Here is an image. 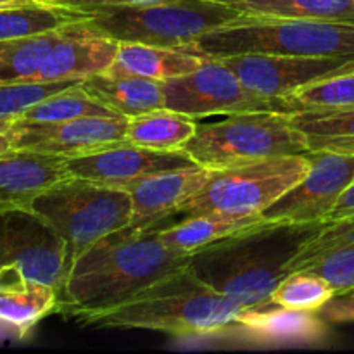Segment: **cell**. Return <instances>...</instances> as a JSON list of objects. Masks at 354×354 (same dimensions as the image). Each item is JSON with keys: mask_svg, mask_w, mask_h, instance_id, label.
I'll return each instance as SVG.
<instances>
[{"mask_svg": "<svg viewBox=\"0 0 354 354\" xmlns=\"http://www.w3.org/2000/svg\"><path fill=\"white\" fill-rule=\"evenodd\" d=\"M190 256L166 245L158 230L114 232L73 263L57 311L80 322L109 310L185 270Z\"/></svg>", "mask_w": 354, "mask_h": 354, "instance_id": "1", "label": "cell"}, {"mask_svg": "<svg viewBox=\"0 0 354 354\" xmlns=\"http://www.w3.org/2000/svg\"><path fill=\"white\" fill-rule=\"evenodd\" d=\"M322 223L265 221L194 252L189 268L201 282L241 306L272 303L273 290L289 275V261Z\"/></svg>", "mask_w": 354, "mask_h": 354, "instance_id": "2", "label": "cell"}, {"mask_svg": "<svg viewBox=\"0 0 354 354\" xmlns=\"http://www.w3.org/2000/svg\"><path fill=\"white\" fill-rule=\"evenodd\" d=\"M248 308L201 282L187 266L131 299L80 320L95 328H142L182 339H225Z\"/></svg>", "mask_w": 354, "mask_h": 354, "instance_id": "3", "label": "cell"}, {"mask_svg": "<svg viewBox=\"0 0 354 354\" xmlns=\"http://www.w3.org/2000/svg\"><path fill=\"white\" fill-rule=\"evenodd\" d=\"M203 57L239 54L354 55V21L244 16L180 47Z\"/></svg>", "mask_w": 354, "mask_h": 354, "instance_id": "4", "label": "cell"}, {"mask_svg": "<svg viewBox=\"0 0 354 354\" xmlns=\"http://www.w3.org/2000/svg\"><path fill=\"white\" fill-rule=\"evenodd\" d=\"M85 23L118 44L185 47L242 14L214 0H168L147 6L90 7Z\"/></svg>", "mask_w": 354, "mask_h": 354, "instance_id": "5", "label": "cell"}, {"mask_svg": "<svg viewBox=\"0 0 354 354\" xmlns=\"http://www.w3.org/2000/svg\"><path fill=\"white\" fill-rule=\"evenodd\" d=\"M196 165L225 169L259 159L306 154V137L290 121V114L259 111L232 114L214 123H197L196 133L183 147Z\"/></svg>", "mask_w": 354, "mask_h": 354, "instance_id": "6", "label": "cell"}, {"mask_svg": "<svg viewBox=\"0 0 354 354\" xmlns=\"http://www.w3.org/2000/svg\"><path fill=\"white\" fill-rule=\"evenodd\" d=\"M30 207L61 235L69 268L93 244L124 230L131 221L127 190L71 176L40 194Z\"/></svg>", "mask_w": 354, "mask_h": 354, "instance_id": "7", "label": "cell"}, {"mask_svg": "<svg viewBox=\"0 0 354 354\" xmlns=\"http://www.w3.org/2000/svg\"><path fill=\"white\" fill-rule=\"evenodd\" d=\"M310 166L306 152L213 169L209 180L176 213L189 216L209 211L263 214L306 176Z\"/></svg>", "mask_w": 354, "mask_h": 354, "instance_id": "8", "label": "cell"}, {"mask_svg": "<svg viewBox=\"0 0 354 354\" xmlns=\"http://www.w3.org/2000/svg\"><path fill=\"white\" fill-rule=\"evenodd\" d=\"M165 106L194 120L214 114H241L272 111L290 114L283 97H265L251 92L237 75L218 57L206 61L189 75L162 82Z\"/></svg>", "mask_w": 354, "mask_h": 354, "instance_id": "9", "label": "cell"}, {"mask_svg": "<svg viewBox=\"0 0 354 354\" xmlns=\"http://www.w3.org/2000/svg\"><path fill=\"white\" fill-rule=\"evenodd\" d=\"M12 266L30 280L61 292L69 272L61 235L31 207L0 211V268Z\"/></svg>", "mask_w": 354, "mask_h": 354, "instance_id": "10", "label": "cell"}, {"mask_svg": "<svg viewBox=\"0 0 354 354\" xmlns=\"http://www.w3.org/2000/svg\"><path fill=\"white\" fill-rule=\"evenodd\" d=\"M310 171L263 213L272 223H320L328 220L339 197L354 183V154L308 152Z\"/></svg>", "mask_w": 354, "mask_h": 354, "instance_id": "11", "label": "cell"}, {"mask_svg": "<svg viewBox=\"0 0 354 354\" xmlns=\"http://www.w3.org/2000/svg\"><path fill=\"white\" fill-rule=\"evenodd\" d=\"M12 149L76 158L127 142L128 118L86 116L57 123L2 121Z\"/></svg>", "mask_w": 354, "mask_h": 354, "instance_id": "12", "label": "cell"}, {"mask_svg": "<svg viewBox=\"0 0 354 354\" xmlns=\"http://www.w3.org/2000/svg\"><path fill=\"white\" fill-rule=\"evenodd\" d=\"M251 92L265 97H287L320 80L354 71V55L239 54L218 57Z\"/></svg>", "mask_w": 354, "mask_h": 354, "instance_id": "13", "label": "cell"}, {"mask_svg": "<svg viewBox=\"0 0 354 354\" xmlns=\"http://www.w3.org/2000/svg\"><path fill=\"white\" fill-rule=\"evenodd\" d=\"M194 165L196 162L183 151H152L128 142L90 154L66 158V169L71 178L88 180L118 189H124L130 183L156 173Z\"/></svg>", "mask_w": 354, "mask_h": 354, "instance_id": "14", "label": "cell"}, {"mask_svg": "<svg viewBox=\"0 0 354 354\" xmlns=\"http://www.w3.org/2000/svg\"><path fill=\"white\" fill-rule=\"evenodd\" d=\"M118 47L116 40L90 28L85 19L64 24L41 66L38 82H83L109 71Z\"/></svg>", "mask_w": 354, "mask_h": 354, "instance_id": "15", "label": "cell"}, {"mask_svg": "<svg viewBox=\"0 0 354 354\" xmlns=\"http://www.w3.org/2000/svg\"><path fill=\"white\" fill-rule=\"evenodd\" d=\"M211 173L213 169L194 165L156 173L124 187L131 197V221L128 228L133 232L154 230L159 221L176 213L209 180Z\"/></svg>", "mask_w": 354, "mask_h": 354, "instance_id": "16", "label": "cell"}, {"mask_svg": "<svg viewBox=\"0 0 354 354\" xmlns=\"http://www.w3.org/2000/svg\"><path fill=\"white\" fill-rule=\"evenodd\" d=\"M327 334V324L318 311L289 310L266 303L248 308L225 339L261 346L313 344L324 341Z\"/></svg>", "mask_w": 354, "mask_h": 354, "instance_id": "17", "label": "cell"}, {"mask_svg": "<svg viewBox=\"0 0 354 354\" xmlns=\"http://www.w3.org/2000/svg\"><path fill=\"white\" fill-rule=\"evenodd\" d=\"M66 178V158L12 149L0 156V211L30 207L40 194Z\"/></svg>", "mask_w": 354, "mask_h": 354, "instance_id": "18", "label": "cell"}, {"mask_svg": "<svg viewBox=\"0 0 354 354\" xmlns=\"http://www.w3.org/2000/svg\"><path fill=\"white\" fill-rule=\"evenodd\" d=\"M59 308V292L30 280L12 266L0 268V324L24 337L40 320Z\"/></svg>", "mask_w": 354, "mask_h": 354, "instance_id": "19", "label": "cell"}, {"mask_svg": "<svg viewBox=\"0 0 354 354\" xmlns=\"http://www.w3.org/2000/svg\"><path fill=\"white\" fill-rule=\"evenodd\" d=\"M80 85L88 95L124 118L166 107L165 88L158 80L106 71L85 78Z\"/></svg>", "mask_w": 354, "mask_h": 354, "instance_id": "20", "label": "cell"}, {"mask_svg": "<svg viewBox=\"0 0 354 354\" xmlns=\"http://www.w3.org/2000/svg\"><path fill=\"white\" fill-rule=\"evenodd\" d=\"M263 214H234L209 211V213L192 214L175 227L158 230L159 239L171 249L185 254H194L211 244L225 241L241 232L265 223Z\"/></svg>", "mask_w": 354, "mask_h": 354, "instance_id": "21", "label": "cell"}, {"mask_svg": "<svg viewBox=\"0 0 354 354\" xmlns=\"http://www.w3.org/2000/svg\"><path fill=\"white\" fill-rule=\"evenodd\" d=\"M204 61L206 57L203 55L192 54L178 47H158V45L123 41L118 47L116 61L111 66L109 73L166 82L189 75Z\"/></svg>", "mask_w": 354, "mask_h": 354, "instance_id": "22", "label": "cell"}, {"mask_svg": "<svg viewBox=\"0 0 354 354\" xmlns=\"http://www.w3.org/2000/svg\"><path fill=\"white\" fill-rule=\"evenodd\" d=\"M194 118L161 107L140 116L128 118L127 142L152 151H183L196 133Z\"/></svg>", "mask_w": 354, "mask_h": 354, "instance_id": "23", "label": "cell"}, {"mask_svg": "<svg viewBox=\"0 0 354 354\" xmlns=\"http://www.w3.org/2000/svg\"><path fill=\"white\" fill-rule=\"evenodd\" d=\"M290 121L306 137L311 152L354 154V107L337 111H304L290 114Z\"/></svg>", "mask_w": 354, "mask_h": 354, "instance_id": "24", "label": "cell"}, {"mask_svg": "<svg viewBox=\"0 0 354 354\" xmlns=\"http://www.w3.org/2000/svg\"><path fill=\"white\" fill-rule=\"evenodd\" d=\"M62 28V26H61ZM61 28L47 33L0 41V82L33 83L38 82L41 66L57 41Z\"/></svg>", "mask_w": 354, "mask_h": 354, "instance_id": "25", "label": "cell"}, {"mask_svg": "<svg viewBox=\"0 0 354 354\" xmlns=\"http://www.w3.org/2000/svg\"><path fill=\"white\" fill-rule=\"evenodd\" d=\"M86 16L85 10L41 2L7 7L0 9V41L47 33L73 21L86 19Z\"/></svg>", "mask_w": 354, "mask_h": 354, "instance_id": "26", "label": "cell"}, {"mask_svg": "<svg viewBox=\"0 0 354 354\" xmlns=\"http://www.w3.org/2000/svg\"><path fill=\"white\" fill-rule=\"evenodd\" d=\"M232 7L244 16L354 21V0H242Z\"/></svg>", "mask_w": 354, "mask_h": 354, "instance_id": "27", "label": "cell"}, {"mask_svg": "<svg viewBox=\"0 0 354 354\" xmlns=\"http://www.w3.org/2000/svg\"><path fill=\"white\" fill-rule=\"evenodd\" d=\"M80 83L35 104L33 107L26 109L19 118L12 121L57 123V121H71L86 116H120L109 107L100 104L99 100L93 99L92 95H88Z\"/></svg>", "mask_w": 354, "mask_h": 354, "instance_id": "28", "label": "cell"}, {"mask_svg": "<svg viewBox=\"0 0 354 354\" xmlns=\"http://www.w3.org/2000/svg\"><path fill=\"white\" fill-rule=\"evenodd\" d=\"M290 114L304 111H337L354 107V71L341 73L330 78L304 86L283 97Z\"/></svg>", "mask_w": 354, "mask_h": 354, "instance_id": "29", "label": "cell"}, {"mask_svg": "<svg viewBox=\"0 0 354 354\" xmlns=\"http://www.w3.org/2000/svg\"><path fill=\"white\" fill-rule=\"evenodd\" d=\"M335 290L324 277L311 272L289 273L272 294V303L301 311H320Z\"/></svg>", "mask_w": 354, "mask_h": 354, "instance_id": "30", "label": "cell"}, {"mask_svg": "<svg viewBox=\"0 0 354 354\" xmlns=\"http://www.w3.org/2000/svg\"><path fill=\"white\" fill-rule=\"evenodd\" d=\"M351 242H354V216L325 220L318 227V230L308 241L303 242L299 251L287 265V272H304L322 261L325 256L337 251L342 245L351 244Z\"/></svg>", "mask_w": 354, "mask_h": 354, "instance_id": "31", "label": "cell"}, {"mask_svg": "<svg viewBox=\"0 0 354 354\" xmlns=\"http://www.w3.org/2000/svg\"><path fill=\"white\" fill-rule=\"evenodd\" d=\"M80 82H33L2 83L0 82V121H12L26 109L41 102L54 93L62 92Z\"/></svg>", "mask_w": 354, "mask_h": 354, "instance_id": "32", "label": "cell"}, {"mask_svg": "<svg viewBox=\"0 0 354 354\" xmlns=\"http://www.w3.org/2000/svg\"><path fill=\"white\" fill-rule=\"evenodd\" d=\"M304 272L324 277L334 287L335 296L354 292V242L330 252Z\"/></svg>", "mask_w": 354, "mask_h": 354, "instance_id": "33", "label": "cell"}, {"mask_svg": "<svg viewBox=\"0 0 354 354\" xmlns=\"http://www.w3.org/2000/svg\"><path fill=\"white\" fill-rule=\"evenodd\" d=\"M318 313L330 322H354V292L334 296Z\"/></svg>", "mask_w": 354, "mask_h": 354, "instance_id": "34", "label": "cell"}, {"mask_svg": "<svg viewBox=\"0 0 354 354\" xmlns=\"http://www.w3.org/2000/svg\"><path fill=\"white\" fill-rule=\"evenodd\" d=\"M168 2V0H50L48 3L71 9H90V7H120V6H147V3Z\"/></svg>", "mask_w": 354, "mask_h": 354, "instance_id": "35", "label": "cell"}, {"mask_svg": "<svg viewBox=\"0 0 354 354\" xmlns=\"http://www.w3.org/2000/svg\"><path fill=\"white\" fill-rule=\"evenodd\" d=\"M354 216V183L339 197L334 209L328 214V220H339V218Z\"/></svg>", "mask_w": 354, "mask_h": 354, "instance_id": "36", "label": "cell"}, {"mask_svg": "<svg viewBox=\"0 0 354 354\" xmlns=\"http://www.w3.org/2000/svg\"><path fill=\"white\" fill-rule=\"evenodd\" d=\"M12 151V144H10V138L7 135V131L3 130L2 121H0V156L6 154V152Z\"/></svg>", "mask_w": 354, "mask_h": 354, "instance_id": "37", "label": "cell"}, {"mask_svg": "<svg viewBox=\"0 0 354 354\" xmlns=\"http://www.w3.org/2000/svg\"><path fill=\"white\" fill-rule=\"evenodd\" d=\"M28 3H37V0H0V9H7V7L28 6Z\"/></svg>", "mask_w": 354, "mask_h": 354, "instance_id": "38", "label": "cell"}, {"mask_svg": "<svg viewBox=\"0 0 354 354\" xmlns=\"http://www.w3.org/2000/svg\"><path fill=\"white\" fill-rule=\"evenodd\" d=\"M214 2H221V3H228V6H232V3L242 2V0H214Z\"/></svg>", "mask_w": 354, "mask_h": 354, "instance_id": "39", "label": "cell"}, {"mask_svg": "<svg viewBox=\"0 0 354 354\" xmlns=\"http://www.w3.org/2000/svg\"><path fill=\"white\" fill-rule=\"evenodd\" d=\"M37 2H41V3H48L50 0H37Z\"/></svg>", "mask_w": 354, "mask_h": 354, "instance_id": "40", "label": "cell"}]
</instances>
